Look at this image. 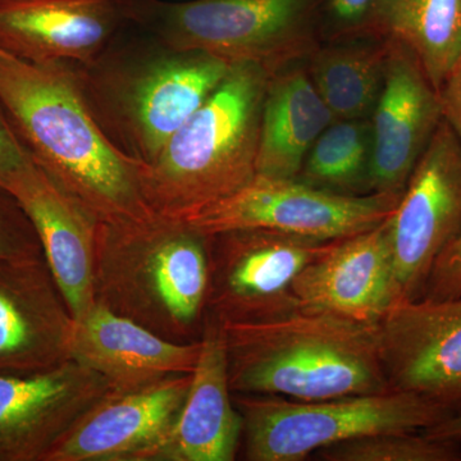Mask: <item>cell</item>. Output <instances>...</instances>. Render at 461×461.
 I'll return each mask as SVG.
<instances>
[{"instance_id": "obj_1", "label": "cell", "mask_w": 461, "mask_h": 461, "mask_svg": "<svg viewBox=\"0 0 461 461\" xmlns=\"http://www.w3.org/2000/svg\"><path fill=\"white\" fill-rule=\"evenodd\" d=\"M0 107L33 162L99 222L154 213L142 191L144 165L105 138L76 63H33L0 50Z\"/></svg>"}, {"instance_id": "obj_2", "label": "cell", "mask_w": 461, "mask_h": 461, "mask_svg": "<svg viewBox=\"0 0 461 461\" xmlns=\"http://www.w3.org/2000/svg\"><path fill=\"white\" fill-rule=\"evenodd\" d=\"M209 241L189 221L171 215L99 222L94 303L169 341H199L211 276Z\"/></svg>"}, {"instance_id": "obj_3", "label": "cell", "mask_w": 461, "mask_h": 461, "mask_svg": "<svg viewBox=\"0 0 461 461\" xmlns=\"http://www.w3.org/2000/svg\"><path fill=\"white\" fill-rule=\"evenodd\" d=\"M221 327L232 393L323 400L391 390L375 324L297 309Z\"/></svg>"}, {"instance_id": "obj_4", "label": "cell", "mask_w": 461, "mask_h": 461, "mask_svg": "<svg viewBox=\"0 0 461 461\" xmlns=\"http://www.w3.org/2000/svg\"><path fill=\"white\" fill-rule=\"evenodd\" d=\"M140 32L133 39L118 33L98 57L76 68L85 103L105 138L124 156L151 165L232 65L173 50Z\"/></svg>"}, {"instance_id": "obj_5", "label": "cell", "mask_w": 461, "mask_h": 461, "mask_svg": "<svg viewBox=\"0 0 461 461\" xmlns=\"http://www.w3.org/2000/svg\"><path fill=\"white\" fill-rule=\"evenodd\" d=\"M271 75L254 63L230 66L213 93L173 133L156 162L142 166V191L154 213L190 217L256 177Z\"/></svg>"}, {"instance_id": "obj_6", "label": "cell", "mask_w": 461, "mask_h": 461, "mask_svg": "<svg viewBox=\"0 0 461 461\" xmlns=\"http://www.w3.org/2000/svg\"><path fill=\"white\" fill-rule=\"evenodd\" d=\"M323 0H130V23L173 50L275 74L323 41Z\"/></svg>"}, {"instance_id": "obj_7", "label": "cell", "mask_w": 461, "mask_h": 461, "mask_svg": "<svg viewBox=\"0 0 461 461\" xmlns=\"http://www.w3.org/2000/svg\"><path fill=\"white\" fill-rule=\"evenodd\" d=\"M241 414L242 456L249 461H302L348 439L386 432H418L453 412L402 390L293 400L233 393Z\"/></svg>"}, {"instance_id": "obj_8", "label": "cell", "mask_w": 461, "mask_h": 461, "mask_svg": "<svg viewBox=\"0 0 461 461\" xmlns=\"http://www.w3.org/2000/svg\"><path fill=\"white\" fill-rule=\"evenodd\" d=\"M209 236L206 314L220 323L271 320L297 311L296 278L338 241L263 229Z\"/></svg>"}, {"instance_id": "obj_9", "label": "cell", "mask_w": 461, "mask_h": 461, "mask_svg": "<svg viewBox=\"0 0 461 461\" xmlns=\"http://www.w3.org/2000/svg\"><path fill=\"white\" fill-rule=\"evenodd\" d=\"M402 196H341L296 178L256 175L242 189L185 218L206 235L263 229L317 240H339L390 218Z\"/></svg>"}, {"instance_id": "obj_10", "label": "cell", "mask_w": 461, "mask_h": 461, "mask_svg": "<svg viewBox=\"0 0 461 461\" xmlns=\"http://www.w3.org/2000/svg\"><path fill=\"white\" fill-rule=\"evenodd\" d=\"M388 230L396 304L420 300L437 259L461 233V139L445 120L388 218Z\"/></svg>"}, {"instance_id": "obj_11", "label": "cell", "mask_w": 461, "mask_h": 461, "mask_svg": "<svg viewBox=\"0 0 461 461\" xmlns=\"http://www.w3.org/2000/svg\"><path fill=\"white\" fill-rule=\"evenodd\" d=\"M375 336L391 388L461 411V297L393 305Z\"/></svg>"}, {"instance_id": "obj_12", "label": "cell", "mask_w": 461, "mask_h": 461, "mask_svg": "<svg viewBox=\"0 0 461 461\" xmlns=\"http://www.w3.org/2000/svg\"><path fill=\"white\" fill-rule=\"evenodd\" d=\"M74 359L30 375H0V461H45L54 446L111 393Z\"/></svg>"}, {"instance_id": "obj_13", "label": "cell", "mask_w": 461, "mask_h": 461, "mask_svg": "<svg viewBox=\"0 0 461 461\" xmlns=\"http://www.w3.org/2000/svg\"><path fill=\"white\" fill-rule=\"evenodd\" d=\"M75 317L44 257L0 259V375L71 359Z\"/></svg>"}, {"instance_id": "obj_14", "label": "cell", "mask_w": 461, "mask_h": 461, "mask_svg": "<svg viewBox=\"0 0 461 461\" xmlns=\"http://www.w3.org/2000/svg\"><path fill=\"white\" fill-rule=\"evenodd\" d=\"M191 375L109 393L90 409L45 461H150L171 432L191 386Z\"/></svg>"}, {"instance_id": "obj_15", "label": "cell", "mask_w": 461, "mask_h": 461, "mask_svg": "<svg viewBox=\"0 0 461 461\" xmlns=\"http://www.w3.org/2000/svg\"><path fill=\"white\" fill-rule=\"evenodd\" d=\"M388 41L386 77L371 117L372 194L402 196L444 115L438 91L417 57Z\"/></svg>"}, {"instance_id": "obj_16", "label": "cell", "mask_w": 461, "mask_h": 461, "mask_svg": "<svg viewBox=\"0 0 461 461\" xmlns=\"http://www.w3.org/2000/svg\"><path fill=\"white\" fill-rule=\"evenodd\" d=\"M130 23V0H0V50L86 65Z\"/></svg>"}, {"instance_id": "obj_17", "label": "cell", "mask_w": 461, "mask_h": 461, "mask_svg": "<svg viewBox=\"0 0 461 461\" xmlns=\"http://www.w3.org/2000/svg\"><path fill=\"white\" fill-rule=\"evenodd\" d=\"M299 309L378 323L396 304L388 218L339 239L305 267L294 284Z\"/></svg>"}, {"instance_id": "obj_18", "label": "cell", "mask_w": 461, "mask_h": 461, "mask_svg": "<svg viewBox=\"0 0 461 461\" xmlns=\"http://www.w3.org/2000/svg\"><path fill=\"white\" fill-rule=\"evenodd\" d=\"M202 341L181 344L94 304L76 318L69 357L105 378L112 393H130L173 375H191Z\"/></svg>"}, {"instance_id": "obj_19", "label": "cell", "mask_w": 461, "mask_h": 461, "mask_svg": "<svg viewBox=\"0 0 461 461\" xmlns=\"http://www.w3.org/2000/svg\"><path fill=\"white\" fill-rule=\"evenodd\" d=\"M11 193L35 227L58 286L76 318L94 303V260L99 220L33 163Z\"/></svg>"}, {"instance_id": "obj_20", "label": "cell", "mask_w": 461, "mask_h": 461, "mask_svg": "<svg viewBox=\"0 0 461 461\" xmlns=\"http://www.w3.org/2000/svg\"><path fill=\"white\" fill-rule=\"evenodd\" d=\"M202 348L180 415L150 461H232L242 418L233 402L220 321L206 314Z\"/></svg>"}, {"instance_id": "obj_21", "label": "cell", "mask_w": 461, "mask_h": 461, "mask_svg": "<svg viewBox=\"0 0 461 461\" xmlns=\"http://www.w3.org/2000/svg\"><path fill=\"white\" fill-rule=\"evenodd\" d=\"M333 121L305 60L272 74L264 99L257 175L296 178L306 154Z\"/></svg>"}, {"instance_id": "obj_22", "label": "cell", "mask_w": 461, "mask_h": 461, "mask_svg": "<svg viewBox=\"0 0 461 461\" xmlns=\"http://www.w3.org/2000/svg\"><path fill=\"white\" fill-rule=\"evenodd\" d=\"M386 38L323 41L305 60L306 71L335 120H371L386 77Z\"/></svg>"}, {"instance_id": "obj_23", "label": "cell", "mask_w": 461, "mask_h": 461, "mask_svg": "<svg viewBox=\"0 0 461 461\" xmlns=\"http://www.w3.org/2000/svg\"><path fill=\"white\" fill-rule=\"evenodd\" d=\"M379 36L408 48L438 91L461 50V0H386Z\"/></svg>"}, {"instance_id": "obj_24", "label": "cell", "mask_w": 461, "mask_h": 461, "mask_svg": "<svg viewBox=\"0 0 461 461\" xmlns=\"http://www.w3.org/2000/svg\"><path fill=\"white\" fill-rule=\"evenodd\" d=\"M371 120H335L306 154L296 180L341 196L372 194Z\"/></svg>"}, {"instance_id": "obj_25", "label": "cell", "mask_w": 461, "mask_h": 461, "mask_svg": "<svg viewBox=\"0 0 461 461\" xmlns=\"http://www.w3.org/2000/svg\"><path fill=\"white\" fill-rule=\"evenodd\" d=\"M324 461H461V439L435 438L418 432H386L321 448Z\"/></svg>"}, {"instance_id": "obj_26", "label": "cell", "mask_w": 461, "mask_h": 461, "mask_svg": "<svg viewBox=\"0 0 461 461\" xmlns=\"http://www.w3.org/2000/svg\"><path fill=\"white\" fill-rule=\"evenodd\" d=\"M386 0H323V41L379 36V23ZM321 41V42H323Z\"/></svg>"}, {"instance_id": "obj_27", "label": "cell", "mask_w": 461, "mask_h": 461, "mask_svg": "<svg viewBox=\"0 0 461 461\" xmlns=\"http://www.w3.org/2000/svg\"><path fill=\"white\" fill-rule=\"evenodd\" d=\"M44 257L35 227L11 191L0 185V259Z\"/></svg>"}, {"instance_id": "obj_28", "label": "cell", "mask_w": 461, "mask_h": 461, "mask_svg": "<svg viewBox=\"0 0 461 461\" xmlns=\"http://www.w3.org/2000/svg\"><path fill=\"white\" fill-rule=\"evenodd\" d=\"M456 297H461V233L437 259L421 299L448 300Z\"/></svg>"}, {"instance_id": "obj_29", "label": "cell", "mask_w": 461, "mask_h": 461, "mask_svg": "<svg viewBox=\"0 0 461 461\" xmlns=\"http://www.w3.org/2000/svg\"><path fill=\"white\" fill-rule=\"evenodd\" d=\"M33 163L0 107V185L11 191Z\"/></svg>"}, {"instance_id": "obj_30", "label": "cell", "mask_w": 461, "mask_h": 461, "mask_svg": "<svg viewBox=\"0 0 461 461\" xmlns=\"http://www.w3.org/2000/svg\"><path fill=\"white\" fill-rule=\"evenodd\" d=\"M442 115L461 139V50L438 89Z\"/></svg>"}, {"instance_id": "obj_31", "label": "cell", "mask_w": 461, "mask_h": 461, "mask_svg": "<svg viewBox=\"0 0 461 461\" xmlns=\"http://www.w3.org/2000/svg\"><path fill=\"white\" fill-rule=\"evenodd\" d=\"M423 432L435 438L461 439V411L451 414Z\"/></svg>"}]
</instances>
